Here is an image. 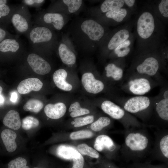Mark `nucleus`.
<instances>
[{
    "instance_id": "47",
    "label": "nucleus",
    "mask_w": 168,
    "mask_h": 168,
    "mask_svg": "<svg viewBox=\"0 0 168 168\" xmlns=\"http://www.w3.org/2000/svg\"><path fill=\"white\" fill-rule=\"evenodd\" d=\"M163 97L164 99H168V91L166 90L164 92L163 95Z\"/></svg>"
},
{
    "instance_id": "15",
    "label": "nucleus",
    "mask_w": 168,
    "mask_h": 168,
    "mask_svg": "<svg viewBox=\"0 0 168 168\" xmlns=\"http://www.w3.org/2000/svg\"><path fill=\"white\" fill-rule=\"evenodd\" d=\"M43 86V82L38 78H30L21 81L17 86V90L21 94H26L32 91H39Z\"/></svg>"
},
{
    "instance_id": "5",
    "label": "nucleus",
    "mask_w": 168,
    "mask_h": 168,
    "mask_svg": "<svg viewBox=\"0 0 168 168\" xmlns=\"http://www.w3.org/2000/svg\"><path fill=\"white\" fill-rule=\"evenodd\" d=\"M154 146L149 153L152 159L168 162V129L161 128L155 132Z\"/></svg>"
},
{
    "instance_id": "14",
    "label": "nucleus",
    "mask_w": 168,
    "mask_h": 168,
    "mask_svg": "<svg viewBox=\"0 0 168 168\" xmlns=\"http://www.w3.org/2000/svg\"><path fill=\"white\" fill-rule=\"evenodd\" d=\"M67 109L66 105L64 103L58 102L46 105L44 107V111L48 118L53 119H58L64 116Z\"/></svg>"
},
{
    "instance_id": "23",
    "label": "nucleus",
    "mask_w": 168,
    "mask_h": 168,
    "mask_svg": "<svg viewBox=\"0 0 168 168\" xmlns=\"http://www.w3.org/2000/svg\"><path fill=\"white\" fill-rule=\"evenodd\" d=\"M3 123L12 130H19L21 127V120L19 113L14 110L9 111L4 116Z\"/></svg>"
},
{
    "instance_id": "51",
    "label": "nucleus",
    "mask_w": 168,
    "mask_h": 168,
    "mask_svg": "<svg viewBox=\"0 0 168 168\" xmlns=\"http://www.w3.org/2000/svg\"><path fill=\"white\" fill-rule=\"evenodd\" d=\"M115 168H124L120 167H117L116 166Z\"/></svg>"
},
{
    "instance_id": "1",
    "label": "nucleus",
    "mask_w": 168,
    "mask_h": 168,
    "mask_svg": "<svg viewBox=\"0 0 168 168\" xmlns=\"http://www.w3.org/2000/svg\"><path fill=\"white\" fill-rule=\"evenodd\" d=\"M133 20L137 53L157 51L165 44V24L156 16L148 3L143 6Z\"/></svg>"
},
{
    "instance_id": "28",
    "label": "nucleus",
    "mask_w": 168,
    "mask_h": 168,
    "mask_svg": "<svg viewBox=\"0 0 168 168\" xmlns=\"http://www.w3.org/2000/svg\"><path fill=\"white\" fill-rule=\"evenodd\" d=\"M125 7L124 0H106L101 4L100 10L101 13H104L114 9Z\"/></svg>"
},
{
    "instance_id": "7",
    "label": "nucleus",
    "mask_w": 168,
    "mask_h": 168,
    "mask_svg": "<svg viewBox=\"0 0 168 168\" xmlns=\"http://www.w3.org/2000/svg\"><path fill=\"white\" fill-rule=\"evenodd\" d=\"M133 14L131 11L128 8H119L103 13L100 16V19L102 20L101 22L118 25L129 20Z\"/></svg>"
},
{
    "instance_id": "40",
    "label": "nucleus",
    "mask_w": 168,
    "mask_h": 168,
    "mask_svg": "<svg viewBox=\"0 0 168 168\" xmlns=\"http://www.w3.org/2000/svg\"><path fill=\"white\" fill-rule=\"evenodd\" d=\"M73 166L72 168H83L84 160L83 157L80 153L76 158L72 159Z\"/></svg>"
},
{
    "instance_id": "34",
    "label": "nucleus",
    "mask_w": 168,
    "mask_h": 168,
    "mask_svg": "<svg viewBox=\"0 0 168 168\" xmlns=\"http://www.w3.org/2000/svg\"><path fill=\"white\" fill-rule=\"evenodd\" d=\"M77 151L81 154L96 159L100 157V154L98 151L85 143L79 144L77 146Z\"/></svg>"
},
{
    "instance_id": "9",
    "label": "nucleus",
    "mask_w": 168,
    "mask_h": 168,
    "mask_svg": "<svg viewBox=\"0 0 168 168\" xmlns=\"http://www.w3.org/2000/svg\"><path fill=\"white\" fill-rule=\"evenodd\" d=\"M159 50L148 52V56L147 52H144L146 57L136 66V69L138 72L151 76L156 74L159 68L160 63L155 54Z\"/></svg>"
},
{
    "instance_id": "37",
    "label": "nucleus",
    "mask_w": 168,
    "mask_h": 168,
    "mask_svg": "<svg viewBox=\"0 0 168 168\" xmlns=\"http://www.w3.org/2000/svg\"><path fill=\"white\" fill-rule=\"evenodd\" d=\"M7 167L8 168H30L26 160L22 157H17L10 161Z\"/></svg>"
},
{
    "instance_id": "13",
    "label": "nucleus",
    "mask_w": 168,
    "mask_h": 168,
    "mask_svg": "<svg viewBox=\"0 0 168 168\" xmlns=\"http://www.w3.org/2000/svg\"><path fill=\"white\" fill-rule=\"evenodd\" d=\"M27 62L32 70L40 75L49 73L51 68L49 63L37 54L31 53L27 57Z\"/></svg>"
},
{
    "instance_id": "8",
    "label": "nucleus",
    "mask_w": 168,
    "mask_h": 168,
    "mask_svg": "<svg viewBox=\"0 0 168 168\" xmlns=\"http://www.w3.org/2000/svg\"><path fill=\"white\" fill-rule=\"evenodd\" d=\"M94 147L97 151L107 152L115 158L119 152L121 145L116 143L107 135L102 134L96 138Z\"/></svg>"
},
{
    "instance_id": "35",
    "label": "nucleus",
    "mask_w": 168,
    "mask_h": 168,
    "mask_svg": "<svg viewBox=\"0 0 168 168\" xmlns=\"http://www.w3.org/2000/svg\"><path fill=\"white\" fill-rule=\"evenodd\" d=\"M94 120V117L93 115L77 117L71 122V124L73 125L75 127H79L91 124Z\"/></svg>"
},
{
    "instance_id": "17",
    "label": "nucleus",
    "mask_w": 168,
    "mask_h": 168,
    "mask_svg": "<svg viewBox=\"0 0 168 168\" xmlns=\"http://www.w3.org/2000/svg\"><path fill=\"white\" fill-rule=\"evenodd\" d=\"M156 16L165 24L168 19V0H161L148 2Z\"/></svg>"
},
{
    "instance_id": "49",
    "label": "nucleus",
    "mask_w": 168,
    "mask_h": 168,
    "mask_svg": "<svg viewBox=\"0 0 168 168\" xmlns=\"http://www.w3.org/2000/svg\"><path fill=\"white\" fill-rule=\"evenodd\" d=\"M3 89L1 86H0V93H1Z\"/></svg>"
},
{
    "instance_id": "25",
    "label": "nucleus",
    "mask_w": 168,
    "mask_h": 168,
    "mask_svg": "<svg viewBox=\"0 0 168 168\" xmlns=\"http://www.w3.org/2000/svg\"><path fill=\"white\" fill-rule=\"evenodd\" d=\"M56 152L58 156L66 159H73L77 157L80 153L75 147L65 145L59 146L57 148Z\"/></svg>"
},
{
    "instance_id": "11",
    "label": "nucleus",
    "mask_w": 168,
    "mask_h": 168,
    "mask_svg": "<svg viewBox=\"0 0 168 168\" xmlns=\"http://www.w3.org/2000/svg\"><path fill=\"white\" fill-rule=\"evenodd\" d=\"M81 82L85 90L88 93L97 94L104 88V84L100 80L96 79L91 72L84 73L81 77Z\"/></svg>"
},
{
    "instance_id": "33",
    "label": "nucleus",
    "mask_w": 168,
    "mask_h": 168,
    "mask_svg": "<svg viewBox=\"0 0 168 168\" xmlns=\"http://www.w3.org/2000/svg\"><path fill=\"white\" fill-rule=\"evenodd\" d=\"M39 124L37 119L31 116H28L22 120L21 127L24 130L29 131L37 128Z\"/></svg>"
},
{
    "instance_id": "6",
    "label": "nucleus",
    "mask_w": 168,
    "mask_h": 168,
    "mask_svg": "<svg viewBox=\"0 0 168 168\" xmlns=\"http://www.w3.org/2000/svg\"><path fill=\"white\" fill-rule=\"evenodd\" d=\"M102 110L113 119L120 121L125 130L138 128L132 123L125 119V110L113 102L109 100L103 101L101 105Z\"/></svg>"
},
{
    "instance_id": "50",
    "label": "nucleus",
    "mask_w": 168,
    "mask_h": 168,
    "mask_svg": "<svg viewBox=\"0 0 168 168\" xmlns=\"http://www.w3.org/2000/svg\"><path fill=\"white\" fill-rule=\"evenodd\" d=\"M32 168H42V167H32Z\"/></svg>"
},
{
    "instance_id": "3",
    "label": "nucleus",
    "mask_w": 168,
    "mask_h": 168,
    "mask_svg": "<svg viewBox=\"0 0 168 168\" xmlns=\"http://www.w3.org/2000/svg\"><path fill=\"white\" fill-rule=\"evenodd\" d=\"M134 20H130L109 33L100 44L104 53H111L120 44L128 39L132 33Z\"/></svg>"
},
{
    "instance_id": "22",
    "label": "nucleus",
    "mask_w": 168,
    "mask_h": 168,
    "mask_svg": "<svg viewBox=\"0 0 168 168\" xmlns=\"http://www.w3.org/2000/svg\"><path fill=\"white\" fill-rule=\"evenodd\" d=\"M42 18L44 23L51 26L56 30H61L64 25L63 16L58 13H46L43 15Z\"/></svg>"
},
{
    "instance_id": "31",
    "label": "nucleus",
    "mask_w": 168,
    "mask_h": 168,
    "mask_svg": "<svg viewBox=\"0 0 168 168\" xmlns=\"http://www.w3.org/2000/svg\"><path fill=\"white\" fill-rule=\"evenodd\" d=\"M43 107L44 104L41 101L33 99L28 100L24 104L23 108L25 111L38 113Z\"/></svg>"
},
{
    "instance_id": "26",
    "label": "nucleus",
    "mask_w": 168,
    "mask_h": 168,
    "mask_svg": "<svg viewBox=\"0 0 168 168\" xmlns=\"http://www.w3.org/2000/svg\"><path fill=\"white\" fill-rule=\"evenodd\" d=\"M20 44L16 39H6L0 43V51L15 53L21 49Z\"/></svg>"
},
{
    "instance_id": "42",
    "label": "nucleus",
    "mask_w": 168,
    "mask_h": 168,
    "mask_svg": "<svg viewBox=\"0 0 168 168\" xmlns=\"http://www.w3.org/2000/svg\"><path fill=\"white\" fill-rule=\"evenodd\" d=\"M10 12V8L6 4L0 5V18L7 16Z\"/></svg>"
},
{
    "instance_id": "18",
    "label": "nucleus",
    "mask_w": 168,
    "mask_h": 168,
    "mask_svg": "<svg viewBox=\"0 0 168 168\" xmlns=\"http://www.w3.org/2000/svg\"><path fill=\"white\" fill-rule=\"evenodd\" d=\"M15 12L11 18L12 23L16 30L20 33H24L29 28V19L21 10Z\"/></svg>"
},
{
    "instance_id": "29",
    "label": "nucleus",
    "mask_w": 168,
    "mask_h": 168,
    "mask_svg": "<svg viewBox=\"0 0 168 168\" xmlns=\"http://www.w3.org/2000/svg\"><path fill=\"white\" fill-rule=\"evenodd\" d=\"M106 76L107 77H111L115 81H118L122 77L123 70L114 63L108 64L105 67Z\"/></svg>"
},
{
    "instance_id": "4",
    "label": "nucleus",
    "mask_w": 168,
    "mask_h": 168,
    "mask_svg": "<svg viewBox=\"0 0 168 168\" xmlns=\"http://www.w3.org/2000/svg\"><path fill=\"white\" fill-rule=\"evenodd\" d=\"M80 28L85 37L100 46L109 33L105 26L92 19H87L83 21Z\"/></svg>"
},
{
    "instance_id": "20",
    "label": "nucleus",
    "mask_w": 168,
    "mask_h": 168,
    "mask_svg": "<svg viewBox=\"0 0 168 168\" xmlns=\"http://www.w3.org/2000/svg\"><path fill=\"white\" fill-rule=\"evenodd\" d=\"M1 136L7 151L9 152L16 151L17 148L16 133L12 130L6 129L2 132Z\"/></svg>"
},
{
    "instance_id": "45",
    "label": "nucleus",
    "mask_w": 168,
    "mask_h": 168,
    "mask_svg": "<svg viewBox=\"0 0 168 168\" xmlns=\"http://www.w3.org/2000/svg\"><path fill=\"white\" fill-rule=\"evenodd\" d=\"M17 98V93L15 92H13L11 95L10 100L11 101L14 102H15Z\"/></svg>"
},
{
    "instance_id": "21",
    "label": "nucleus",
    "mask_w": 168,
    "mask_h": 168,
    "mask_svg": "<svg viewBox=\"0 0 168 168\" xmlns=\"http://www.w3.org/2000/svg\"><path fill=\"white\" fill-rule=\"evenodd\" d=\"M135 37L133 32L130 37L120 44L111 53L117 57L122 58L128 55L133 49Z\"/></svg>"
},
{
    "instance_id": "27",
    "label": "nucleus",
    "mask_w": 168,
    "mask_h": 168,
    "mask_svg": "<svg viewBox=\"0 0 168 168\" xmlns=\"http://www.w3.org/2000/svg\"><path fill=\"white\" fill-rule=\"evenodd\" d=\"M155 110L159 119L168 125V99L161 100L156 105Z\"/></svg>"
},
{
    "instance_id": "36",
    "label": "nucleus",
    "mask_w": 168,
    "mask_h": 168,
    "mask_svg": "<svg viewBox=\"0 0 168 168\" xmlns=\"http://www.w3.org/2000/svg\"><path fill=\"white\" fill-rule=\"evenodd\" d=\"M62 2L67 7L68 11L70 13L77 11L82 2L81 0H63Z\"/></svg>"
},
{
    "instance_id": "38",
    "label": "nucleus",
    "mask_w": 168,
    "mask_h": 168,
    "mask_svg": "<svg viewBox=\"0 0 168 168\" xmlns=\"http://www.w3.org/2000/svg\"><path fill=\"white\" fill-rule=\"evenodd\" d=\"M93 133L88 130H81L72 132L70 135V138L73 140L87 138L92 137Z\"/></svg>"
},
{
    "instance_id": "12",
    "label": "nucleus",
    "mask_w": 168,
    "mask_h": 168,
    "mask_svg": "<svg viewBox=\"0 0 168 168\" xmlns=\"http://www.w3.org/2000/svg\"><path fill=\"white\" fill-rule=\"evenodd\" d=\"M150 104V100L148 97L137 96L128 99L125 103L124 109L129 113L137 114L147 110Z\"/></svg>"
},
{
    "instance_id": "16",
    "label": "nucleus",
    "mask_w": 168,
    "mask_h": 168,
    "mask_svg": "<svg viewBox=\"0 0 168 168\" xmlns=\"http://www.w3.org/2000/svg\"><path fill=\"white\" fill-rule=\"evenodd\" d=\"M68 73L64 69H57L54 72L53 78L56 86L65 91H70L73 88L72 85L67 81Z\"/></svg>"
},
{
    "instance_id": "48",
    "label": "nucleus",
    "mask_w": 168,
    "mask_h": 168,
    "mask_svg": "<svg viewBox=\"0 0 168 168\" xmlns=\"http://www.w3.org/2000/svg\"><path fill=\"white\" fill-rule=\"evenodd\" d=\"M7 1L6 0H0V5L6 4Z\"/></svg>"
},
{
    "instance_id": "24",
    "label": "nucleus",
    "mask_w": 168,
    "mask_h": 168,
    "mask_svg": "<svg viewBox=\"0 0 168 168\" xmlns=\"http://www.w3.org/2000/svg\"><path fill=\"white\" fill-rule=\"evenodd\" d=\"M59 57L64 64L70 66L75 64L76 61L75 54L65 44L61 43L58 48Z\"/></svg>"
},
{
    "instance_id": "19",
    "label": "nucleus",
    "mask_w": 168,
    "mask_h": 168,
    "mask_svg": "<svg viewBox=\"0 0 168 168\" xmlns=\"http://www.w3.org/2000/svg\"><path fill=\"white\" fill-rule=\"evenodd\" d=\"M128 85L130 91L136 95H144L148 92L151 89L149 81L143 78L131 80L129 82Z\"/></svg>"
},
{
    "instance_id": "32",
    "label": "nucleus",
    "mask_w": 168,
    "mask_h": 168,
    "mask_svg": "<svg viewBox=\"0 0 168 168\" xmlns=\"http://www.w3.org/2000/svg\"><path fill=\"white\" fill-rule=\"evenodd\" d=\"M111 123V120L109 118L101 116L91 123L90 128L94 132H100L109 126Z\"/></svg>"
},
{
    "instance_id": "2",
    "label": "nucleus",
    "mask_w": 168,
    "mask_h": 168,
    "mask_svg": "<svg viewBox=\"0 0 168 168\" xmlns=\"http://www.w3.org/2000/svg\"><path fill=\"white\" fill-rule=\"evenodd\" d=\"M124 142L119 150L121 157L127 162L139 161L149 153L152 142L147 130L143 127L124 131Z\"/></svg>"
},
{
    "instance_id": "43",
    "label": "nucleus",
    "mask_w": 168,
    "mask_h": 168,
    "mask_svg": "<svg viewBox=\"0 0 168 168\" xmlns=\"http://www.w3.org/2000/svg\"><path fill=\"white\" fill-rule=\"evenodd\" d=\"M44 1L43 0H25L23 1L26 5L32 6L41 5Z\"/></svg>"
},
{
    "instance_id": "10",
    "label": "nucleus",
    "mask_w": 168,
    "mask_h": 168,
    "mask_svg": "<svg viewBox=\"0 0 168 168\" xmlns=\"http://www.w3.org/2000/svg\"><path fill=\"white\" fill-rule=\"evenodd\" d=\"M53 34L48 28L44 26H36L32 29L29 34L31 43L34 45L39 46L50 41Z\"/></svg>"
},
{
    "instance_id": "30",
    "label": "nucleus",
    "mask_w": 168,
    "mask_h": 168,
    "mask_svg": "<svg viewBox=\"0 0 168 168\" xmlns=\"http://www.w3.org/2000/svg\"><path fill=\"white\" fill-rule=\"evenodd\" d=\"M70 116L72 118H76L89 114L90 110L86 108L82 107L79 101H76L72 103L68 108Z\"/></svg>"
},
{
    "instance_id": "39",
    "label": "nucleus",
    "mask_w": 168,
    "mask_h": 168,
    "mask_svg": "<svg viewBox=\"0 0 168 168\" xmlns=\"http://www.w3.org/2000/svg\"><path fill=\"white\" fill-rule=\"evenodd\" d=\"M127 168H168V164L152 165L149 162L141 163L136 162H133L128 166Z\"/></svg>"
},
{
    "instance_id": "41",
    "label": "nucleus",
    "mask_w": 168,
    "mask_h": 168,
    "mask_svg": "<svg viewBox=\"0 0 168 168\" xmlns=\"http://www.w3.org/2000/svg\"><path fill=\"white\" fill-rule=\"evenodd\" d=\"M125 7L130 9L133 13L135 12L136 8V1L135 0H124Z\"/></svg>"
},
{
    "instance_id": "44",
    "label": "nucleus",
    "mask_w": 168,
    "mask_h": 168,
    "mask_svg": "<svg viewBox=\"0 0 168 168\" xmlns=\"http://www.w3.org/2000/svg\"><path fill=\"white\" fill-rule=\"evenodd\" d=\"M6 35V31L0 28V43L3 40Z\"/></svg>"
},
{
    "instance_id": "46",
    "label": "nucleus",
    "mask_w": 168,
    "mask_h": 168,
    "mask_svg": "<svg viewBox=\"0 0 168 168\" xmlns=\"http://www.w3.org/2000/svg\"><path fill=\"white\" fill-rule=\"evenodd\" d=\"M1 93H0V104H2L4 103V99Z\"/></svg>"
}]
</instances>
